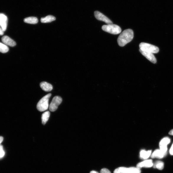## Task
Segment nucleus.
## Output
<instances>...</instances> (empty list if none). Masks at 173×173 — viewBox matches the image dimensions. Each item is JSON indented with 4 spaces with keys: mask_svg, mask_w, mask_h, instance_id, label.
Wrapping results in <instances>:
<instances>
[{
    "mask_svg": "<svg viewBox=\"0 0 173 173\" xmlns=\"http://www.w3.org/2000/svg\"><path fill=\"white\" fill-rule=\"evenodd\" d=\"M134 32L132 30H125L120 35L117 39L119 45L123 47L130 42L133 39Z\"/></svg>",
    "mask_w": 173,
    "mask_h": 173,
    "instance_id": "obj_1",
    "label": "nucleus"
},
{
    "mask_svg": "<svg viewBox=\"0 0 173 173\" xmlns=\"http://www.w3.org/2000/svg\"><path fill=\"white\" fill-rule=\"evenodd\" d=\"M51 96V93L45 96L37 103V110L40 112H43L48 110L49 107V100Z\"/></svg>",
    "mask_w": 173,
    "mask_h": 173,
    "instance_id": "obj_2",
    "label": "nucleus"
},
{
    "mask_svg": "<svg viewBox=\"0 0 173 173\" xmlns=\"http://www.w3.org/2000/svg\"><path fill=\"white\" fill-rule=\"evenodd\" d=\"M103 30L113 35H118L121 32L122 29L119 26L115 24L104 25L102 26Z\"/></svg>",
    "mask_w": 173,
    "mask_h": 173,
    "instance_id": "obj_3",
    "label": "nucleus"
},
{
    "mask_svg": "<svg viewBox=\"0 0 173 173\" xmlns=\"http://www.w3.org/2000/svg\"><path fill=\"white\" fill-rule=\"evenodd\" d=\"M140 50L152 53H157L159 51V48L158 47L151 44L142 43L139 45Z\"/></svg>",
    "mask_w": 173,
    "mask_h": 173,
    "instance_id": "obj_4",
    "label": "nucleus"
},
{
    "mask_svg": "<svg viewBox=\"0 0 173 173\" xmlns=\"http://www.w3.org/2000/svg\"><path fill=\"white\" fill-rule=\"evenodd\" d=\"M62 101L61 97L56 96L54 97L50 104L49 107L50 110L51 112H54L57 110L58 106Z\"/></svg>",
    "mask_w": 173,
    "mask_h": 173,
    "instance_id": "obj_5",
    "label": "nucleus"
},
{
    "mask_svg": "<svg viewBox=\"0 0 173 173\" xmlns=\"http://www.w3.org/2000/svg\"><path fill=\"white\" fill-rule=\"evenodd\" d=\"M94 15L98 20L105 22L107 25L112 24V22L110 19L99 11H95Z\"/></svg>",
    "mask_w": 173,
    "mask_h": 173,
    "instance_id": "obj_6",
    "label": "nucleus"
},
{
    "mask_svg": "<svg viewBox=\"0 0 173 173\" xmlns=\"http://www.w3.org/2000/svg\"><path fill=\"white\" fill-rule=\"evenodd\" d=\"M170 142V139L168 137H165L163 138L160 142V149L163 152L167 153V146Z\"/></svg>",
    "mask_w": 173,
    "mask_h": 173,
    "instance_id": "obj_7",
    "label": "nucleus"
},
{
    "mask_svg": "<svg viewBox=\"0 0 173 173\" xmlns=\"http://www.w3.org/2000/svg\"><path fill=\"white\" fill-rule=\"evenodd\" d=\"M7 21L8 19L5 15L3 14H0V27L4 32L6 29Z\"/></svg>",
    "mask_w": 173,
    "mask_h": 173,
    "instance_id": "obj_8",
    "label": "nucleus"
},
{
    "mask_svg": "<svg viewBox=\"0 0 173 173\" xmlns=\"http://www.w3.org/2000/svg\"><path fill=\"white\" fill-rule=\"evenodd\" d=\"M140 51L141 54L149 60L150 61L153 63H156V59L153 53L142 51L140 50Z\"/></svg>",
    "mask_w": 173,
    "mask_h": 173,
    "instance_id": "obj_9",
    "label": "nucleus"
},
{
    "mask_svg": "<svg viewBox=\"0 0 173 173\" xmlns=\"http://www.w3.org/2000/svg\"><path fill=\"white\" fill-rule=\"evenodd\" d=\"M2 41L3 43L6 45L13 47L16 45L15 41L11 39L9 37L6 36L2 37Z\"/></svg>",
    "mask_w": 173,
    "mask_h": 173,
    "instance_id": "obj_10",
    "label": "nucleus"
},
{
    "mask_svg": "<svg viewBox=\"0 0 173 173\" xmlns=\"http://www.w3.org/2000/svg\"><path fill=\"white\" fill-rule=\"evenodd\" d=\"M153 165L152 160L151 159L147 160L139 163L137 165V167L141 169L142 167L150 168Z\"/></svg>",
    "mask_w": 173,
    "mask_h": 173,
    "instance_id": "obj_11",
    "label": "nucleus"
},
{
    "mask_svg": "<svg viewBox=\"0 0 173 173\" xmlns=\"http://www.w3.org/2000/svg\"><path fill=\"white\" fill-rule=\"evenodd\" d=\"M166 153H165L159 149H156L154 151L151 155V157L153 159L158 158V159H162L167 155Z\"/></svg>",
    "mask_w": 173,
    "mask_h": 173,
    "instance_id": "obj_12",
    "label": "nucleus"
},
{
    "mask_svg": "<svg viewBox=\"0 0 173 173\" xmlns=\"http://www.w3.org/2000/svg\"><path fill=\"white\" fill-rule=\"evenodd\" d=\"M40 87L44 91L49 92L52 91L53 88V86L50 84L46 82H42L40 84Z\"/></svg>",
    "mask_w": 173,
    "mask_h": 173,
    "instance_id": "obj_13",
    "label": "nucleus"
},
{
    "mask_svg": "<svg viewBox=\"0 0 173 173\" xmlns=\"http://www.w3.org/2000/svg\"><path fill=\"white\" fill-rule=\"evenodd\" d=\"M151 150L146 151L145 150H142L140 153V157L143 159H147L151 155Z\"/></svg>",
    "mask_w": 173,
    "mask_h": 173,
    "instance_id": "obj_14",
    "label": "nucleus"
},
{
    "mask_svg": "<svg viewBox=\"0 0 173 173\" xmlns=\"http://www.w3.org/2000/svg\"><path fill=\"white\" fill-rule=\"evenodd\" d=\"M24 21L26 23L31 24H36L38 22V19L35 17H30L25 19Z\"/></svg>",
    "mask_w": 173,
    "mask_h": 173,
    "instance_id": "obj_15",
    "label": "nucleus"
},
{
    "mask_svg": "<svg viewBox=\"0 0 173 173\" xmlns=\"http://www.w3.org/2000/svg\"><path fill=\"white\" fill-rule=\"evenodd\" d=\"M50 116V112L49 111L45 112L41 116V120L42 123L43 125H45L48 121Z\"/></svg>",
    "mask_w": 173,
    "mask_h": 173,
    "instance_id": "obj_16",
    "label": "nucleus"
},
{
    "mask_svg": "<svg viewBox=\"0 0 173 173\" xmlns=\"http://www.w3.org/2000/svg\"><path fill=\"white\" fill-rule=\"evenodd\" d=\"M56 18L52 16L49 15L45 17L41 18V22L42 23H46L50 22L56 20Z\"/></svg>",
    "mask_w": 173,
    "mask_h": 173,
    "instance_id": "obj_17",
    "label": "nucleus"
},
{
    "mask_svg": "<svg viewBox=\"0 0 173 173\" xmlns=\"http://www.w3.org/2000/svg\"><path fill=\"white\" fill-rule=\"evenodd\" d=\"M164 164L162 161H157L153 164V167L155 168H157L159 170H162L164 168Z\"/></svg>",
    "mask_w": 173,
    "mask_h": 173,
    "instance_id": "obj_18",
    "label": "nucleus"
},
{
    "mask_svg": "<svg viewBox=\"0 0 173 173\" xmlns=\"http://www.w3.org/2000/svg\"><path fill=\"white\" fill-rule=\"evenodd\" d=\"M129 168L125 167H120L116 169L114 173H129Z\"/></svg>",
    "mask_w": 173,
    "mask_h": 173,
    "instance_id": "obj_19",
    "label": "nucleus"
},
{
    "mask_svg": "<svg viewBox=\"0 0 173 173\" xmlns=\"http://www.w3.org/2000/svg\"><path fill=\"white\" fill-rule=\"evenodd\" d=\"M9 51L8 47L4 44L0 43V52L2 53H6Z\"/></svg>",
    "mask_w": 173,
    "mask_h": 173,
    "instance_id": "obj_20",
    "label": "nucleus"
},
{
    "mask_svg": "<svg viewBox=\"0 0 173 173\" xmlns=\"http://www.w3.org/2000/svg\"><path fill=\"white\" fill-rule=\"evenodd\" d=\"M140 169L138 167H131L129 168V173H141Z\"/></svg>",
    "mask_w": 173,
    "mask_h": 173,
    "instance_id": "obj_21",
    "label": "nucleus"
},
{
    "mask_svg": "<svg viewBox=\"0 0 173 173\" xmlns=\"http://www.w3.org/2000/svg\"><path fill=\"white\" fill-rule=\"evenodd\" d=\"M5 154V152L3 150V146L1 145H0V159L4 156Z\"/></svg>",
    "mask_w": 173,
    "mask_h": 173,
    "instance_id": "obj_22",
    "label": "nucleus"
},
{
    "mask_svg": "<svg viewBox=\"0 0 173 173\" xmlns=\"http://www.w3.org/2000/svg\"><path fill=\"white\" fill-rule=\"evenodd\" d=\"M100 173H111L110 171L106 168H103L100 171Z\"/></svg>",
    "mask_w": 173,
    "mask_h": 173,
    "instance_id": "obj_23",
    "label": "nucleus"
},
{
    "mask_svg": "<svg viewBox=\"0 0 173 173\" xmlns=\"http://www.w3.org/2000/svg\"><path fill=\"white\" fill-rule=\"evenodd\" d=\"M170 153L171 155H173V143L170 149Z\"/></svg>",
    "mask_w": 173,
    "mask_h": 173,
    "instance_id": "obj_24",
    "label": "nucleus"
},
{
    "mask_svg": "<svg viewBox=\"0 0 173 173\" xmlns=\"http://www.w3.org/2000/svg\"><path fill=\"white\" fill-rule=\"evenodd\" d=\"M3 140V138L2 137L0 136V145L1 143Z\"/></svg>",
    "mask_w": 173,
    "mask_h": 173,
    "instance_id": "obj_25",
    "label": "nucleus"
},
{
    "mask_svg": "<svg viewBox=\"0 0 173 173\" xmlns=\"http://www.w3.org/2000/svg\"><path fill=\"white\" fill-rule=\"evenodd\" d=\"M169 134L173 136V129L171 130L169 133Z\"/></svg>",
    "mask_w": 173,
    "mask_h": 173,
    "instance_id": "obj_26",
    "label": "nucleus"
},
{
    "mask_svg": "<svg viewBox=\"0 0 173 173\" xmlns=\"http://www.w3.org/2000/svg\"><path fill=\"white\" fill-rule=\"evenodd\" d=\"M90 173H99L95 171H92Z\"/></svg>",
    "mask_w": 173,
    "mask_h": 173,
    "instance_id": "obj_27",
    "label": "nucleus"
}]
</instances>
